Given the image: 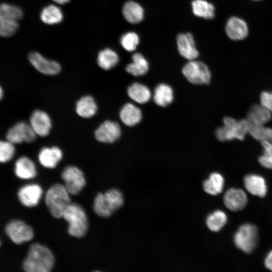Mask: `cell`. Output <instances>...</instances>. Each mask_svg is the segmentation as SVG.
<instances>
[{
  "instance_id": "obj_1",
  "label": "cell",
  "mask_w": 272,
  "mask_h": 272,
  "mask_svg": "<svg viewBox=\"0 0 272 272\" xmlns=\"http://www.w3.org/2000/svg\"><path fill=\"white\" fill-rule=\"evenodd\" d=\"M54 264V257L46 246L38 243L32 244L24 260L25 272H51Z\"/></svg>"
},
{
  "instance_id": "obj_2",
  "label": "cell",
  "mask_w": 272,
  "mask_h": 272,
  "mask_svg": "<svg viewBox=\"0 0 272 272\" xmlns=\"http://www.w3.org/2000/svg\"><path fill=\"white\" fill-rule=\"evenodd\" d=\"M45 202L50 214L55 218L60 219L72 202L70 194L64 184L55 183L46 192Z\"/></svg>"
},
{
  "instance_id": "obj_3",
  "label": "cell",
  "mask_w": 272,
  "mask_h": 272,
  "mask_svg": "<svg viewBox=\"0 0 272 272\" xmlns=\"http://www.w3.org/2000/svg\"><path fill=\"white\" fill-rule=\"evenodd\" d=\"M62 218L69 224L67 231L71 236L82 238L86 235L88 229V220L82 206L71 202L64 210Z\"/></svg>"
},
{
  "instance_id": "obj_4",
  "label": "cell",
  "mask_w": 272,
  "mask_h": 272,
  "mask_svg": "<svg viewBox=\"0 0 272 272\" xmlns=\"http://www.w3.org/2000/svg\"><path fill=\"white\" fill-rule=\"evenodd\" d=\"M123 203V197L118 189L112 188L105 193H99L95 196L93 209L99 217L107 218L119 209Z\"/></svg>"
},
{
  "instance_id": "obj_5",
  "label": "cell",
  "mask_w": 272,
  "mask_h": 272,
  "mask_svg": "<svg viewBox=\"0 0 272 272\" xmlns=\"http://www.w3.org/2000/svg\"><path fill=\"white\" fill-rule=\"evenodd\" d=\"M249 125L246 119L237 120L231 117L223 119V126L218 128L215 134L219 141L225 142L234 139L243 140L249 133Z\"/></svg>"
},
{
  "instance_id": "obj_6",
  "label": "cell",
  "mask_w": 272,
  "mask_h": 272,
  "mask_svg": "<svg viewBox=\"0 0 272 272\" xmlns=\"http://www.w3.org/2000/svg\"><path fill=\"white\" fill-rule=\"evenodd\" d=\"M258 239L256 227L250 224L241 226L234 236L236 246L245 253H250L257 246Z\"/></svg>"
},
{
  "instance_id": "obj_7",
  "label": "cell",
  "mask_w": 272,
  "mask_h": 272,
  "mask_svg": "<svg viewBox=\"0 0 272 272\" xmlns=\"http://www.w3.org/2000/svg\"><path fill=\"white\" fill-rule=\"evenodd\" d=\"M182 73L185 78L193 84H209L211 79V73L207 64L195 59L186 63L182 67Z\"/></svg>"
},
{
  "instance_id": "obj_8",
  "label": "cell",
  "mask_w": 272,
  "mask_h": 272,
  "mask_svg": "<svg viewBox=\"0 0 272 272\" xmlns=\"http://www.w3.org/2000/svg\"><path fill=\"white\" fill-rule=\"evenodd\" d=\"M61 177L70 194L77 195L86 185L83 172L75 166H68L62 171Z\"/></svg>"
},
{
  "instance_id": "obj_9",
  "label": "cell",
  "mask_w": 272,
  "mask_h": 272,
  "mask_svg": "<svg viewBox=\"0 0 272 272\" xmlns=\"http://www.w3.org/2000/svg\"><path fill=\"white\" fill-rule=\"evenodd\" d=\"M5 231L10 239L17 244L29 241L34 237L32 227L20 220L15 219L8 222Z\"/></svg>"
},
{
  "instance_id": "obj_10",
  "label": "cell",
  "mask_w": 272,
  "mask_h": 272,
  "mask_svg": "<svg viewBox=\"0 0 272 272\" xmlns=\"http://www.w3.org/2000/svg\"><path fill=\"white\" fill-rule=\"evenodd\" d=\"M227 36L231 40L238 41L245 39L249 35V28L247 22L237 16H232L226 21L224 27Z\"/></svg>"
},
{
  "instance_id": "obj_11",
  "label": "cell",
  "mask_w": 272,
  "mask_h": 272,
  "mask_svg": "<svg viewBox=\"0 0 272 272\" xmlns=\"http://www.w3.org/2000/svg\"><path fill=\"white\" fill-rule=\"evenodd\" d=\"M37 134L30 124L25 122H19L11 127L6 134L7 141L13 144L24 142L32 143L36 138Z\"/></svg>"
},
{
  "instance_id": "obj_12",
  "label": "cell",
  "mask_w": 272,
  "mask_h": 272,
  "mask_svg": "<svg viewBox=\"0 0 272 272\" xmlns=\"http://www.w3.org/2000/svg\"><path fill=\"white\" fill-rule=\"evenodd\" d=\"M121 134L119 124L115 121L106 120L102 123L95 130L96 139L103 143H113L117 141Z\"/></svg>"
},
{
  "instance_id": "obj_13",
  "label": "cell",
  "mask_w": 272,
  "mask_h": 272,
  "mask_svg": "<svg viewBox=\"0 0 272 272\" xmlns=\"http://www.w3.org/2000/svg\"><path fill=\"white\" fill-rule=\"evenodd\" d=\"M43 194L41 187L36 183L25 185L18 190L17 196L24 206L32 208L37 206Z\"/></svg>"
},
{
  "instance_id": "obj_14",
  "label": "cell",
  "mask_w": 272,
  "mask_h": 272,
  "mask_svg": "<svg viewBox=\"0 0 272 272\" xmlns=\"http://www.w3.org/2000/svg\"><path fill=\"white\" fill-rule=\"evenodd\" d=\"M29 60L38 72L44 75H55L58 74L61 70L57 62L48 59L37 52L30 53Z\"/></svg>"
},
{
  "instance_id": "obj_15",
  "label": "cell",
  "mask_w": 272,
  "mask_h": 272,
  "mask_svg": "<svg viewBox=\"0 0 272 272\" xmlns=\"http://www.w3.org/2000/svg\"><path fill=\"white\" fill-rule=\"evenodd\" d=\"M178 51L181 56L190 60L199 56L193 35L190 33H179L177 36Z\"/></svg>"
},
{
  "instance_id": "obj_16",
  "label": "cell",
  "mask_w": 272,
  "mask_h": 272,
  "mask_svg": "<svg viewBox=\"0 0 272 272\" xmlns=\"http://www.w3.org/2000/svg\"><path fill=\"white\" fill-rule=\"evenodd\" d=\"M30 124L36 134L40 137L47 135L51 128L49 116L44 111L35 110L30 118Z\"/></svg>"
},
{
  "instance_id": "obj_17",
  "label": "cell",
  "mask_w": 272,
  "mask_h": 272,
  "mask_svg": "<svg viewBox=\"0 0 272 272\" xmlns=\"http://www.w3.org/2000/svg\"><path fill=\"white\" fill-rule=\"evenodd\" d=\"M247 196L241 189H229L224 196L225 206L230 210L236 212L242 210L247 203Z\"/></svg>"
},
{
  "instance_id": "obj_18",
  "label": "cell",
  "mask_w": 272,
  "mask_h": 272,
  "mask_svg": "<svg viewBox=\"0 0 272 272\" xmlns=\"http://www.w3.org/2000/svg\"><path fill=\"white\" fill-rule=\"evenodd\" d=\"M62 158V152L57 147H44L40 151L38 159L40 164L45 168H55Z\"/></svg>"
},
{
  "instance_id": "obj_19",
  "label": "cell",
  "mask_w": 272,
  "mask_h": 272,
  "mask_svg": "<svg viewBox=\"0 0 272 272\" xmlns=\"http://www.w3.org/2000/svg\"><path fill=\"white\" fill-rule=\"evenodd\" d=\"M272 118V113L261 104L252 105L246 117L249 125H265Z\"/></svg>"
},
{
  "instance_id": "obj_20",
  "label": "cell",
  "mask_w": 272,
  "mask_h": 272,
  "mask_svg": "<svg viewBox=\"0 0 272 272\" xmlns=\"http://www.w3.org/2000/svg\"><path fill=\"white\" fill-rule=\"evenodd\" d=\"M14 172L21 179H30L37 174L36 168L33 161L26 156L18 158L15 162Z\"/></svg>"
},
{
  "instance_id": "obj_21",
  "label": "cell",
  "mask_w": 272,
  "mask_h": 272,
  "mask_svg": "<svg viewBox=\"0 0 272 272\" xmlns=\"http://www.w3.org/2000/svg\"><path fill=\"white\" fill-rule=\"evenodd\" d=\"M122 122L128 126H133L140 123L142 119L141 110L132 103L125 104L119 112Z\"/></svg>"
},
{
  "instance_id": "obj_22",
  "label": "cell",
  "mask_w": 272,
  "mask_h": 272,
  "mask_svg": "<svg viewBox=\"0 0 272 272\" xmlns=\"http://www.w3.org/2000/svg\"><path fill=\"white\" fill-rule=\"evenodd\" d=\"M244 183L247 190L251 194L264 197L267 192L264 179L256 174H249L244 178Z\"/></svg>"
},
{
  "instance_id": "obj_23",
  "label": "cell",
  "mask_w": 272,
  "mask_h": 272,
  "mask_svg": "<svg viewBox=\"0 0 272 272\" xmlns=\"http://www.w3.org/2000/svg\"><path fill=\"white\" fill-rule=\"evenodd\" d=\"M122 15L128 22L137 24L143 20L144 11L139 3L129 1L124 4L122 8Z\"/></svg>"
},
{
  "instance_id": "obj_24",
  "label": "cell",
  "mask_w": 272,
  "mask_h": 272,
  "mask_svg": "<svg viewBox=\"0 0 272 272\" xmlns=\"http://www.w3.org/2000/svg\"><path fill=\"white\" fill-rule=\"evenodd\" d=\"M155 103L161 107H166L174 99L173 90L171 87L165 83L158 84L155 88L153 95Z\"/></svg>"
},
{
  "instance_id": "obj_25",
  "label": "cell",
  "mask_w": 272,
  "mask_h": 272,
  "mask_svg": "<svg viewBox=\"0 0 272 272\" xmlns=\"http://www.w3.org/2000/svg\"><path fill=\"white\" fill-rule=\"evenodd\" d=\"M191 8L195 16L203 19L212 20L216 16V8L214 5L207 0L192 1Z\"/></svg>"
},
{
  "instance_id": "obj_26",
  "label": "cell",
  "mask_w": 272,
  "mask_h": 272,
  "mask_svg": "<svg viewBox=\"0 0 272 272\" xmlns=\"http://www.w3.org/2000/svg\"><path fill=\"white\" fill-rule=\"evenodd\" d=\"M132 62L125 67L126 71L135 76L145 75L149 71V62L143 54L136 52L131 57Z\"/></svg>"
},
{
  "instance_id": "obj_27",
  "label": "cell",
  "mask_w": 272,
  "mask_h": 272,
  "mask_svg": "<svg viewBox=\"0 0 272 272\" xmlns=\"http://www.w3.org/2000/svg\"><path fill=\"white\" fill-rule=\"evenodd\" d=\"M128 97L139 104L148 102L151 98V92L146 85L139 83H133L127 89Z\"/></svg>"
},
{
  "instance_id": "obj_28",
  "label": "cell",
  "mask_w": 272,
  "mask_h": 272,
  "mask_svg": "<svg viewBox=\"0 0 272 272\" xmlns=\"http://www.w3.org/2000/svg\"><path fill=\"white\" fill-rule=\"evenodd\" d=\"M97 110V104L91 96H83L76 104L77 113L83 118H90L94 116Z\"/></svg>"
},
{
  "instance_id": "obj_29",
  "label": "cell",
  "mask_w": 272,
  "mask_h": 272,
  "mask_svg": "<svg viewBox=\"0 0 272 272\" xmlns=\"http://www.w3.org/2000/svg\"><path fill=\"white\" fill-rule=\"evenodd\" d=\"M119 61L117 53L110 48L101 50L97 56L98 65L104 70H109L114 67Z\"/></svg>"
},
{
  "instance_id": "obj_30",
  "label": "cell",
  "mask_w": 272,
  "mask_h": 272,
  "mask_svg": "<svg viewBox=\"0 0 272 272\" xmlns=\"http://www.w3.org/2000/svg\"><path fill=\"white\" fill-rule=\"evenodd\" d=\"M224 180L220 173L214 172L210 174L209 178L203 183L204 190L211 195L221 193L223 189Z\"/></svg>"
},
{
  "instance_id": "obj_31",
  "label": "cell",
  "mask_w": 272,
  "mask_h": 272,
  "mask_svg": "<svg viewBox=\"0 0 272 272\" xmlns=\"http://www.w3.org/2000/svg\"><path fill=\"white\" fill-rule=\"evenodd\" d=\"M40 18L43 23L53 25L59 23L62 20L63 14L59 8L53 5H49L42 9Z\"/></svg>"
},
{
  "instance_id": "obj_32",
  "label": "cell",
  "mask_w": 272,
  "mask_h": 272,
  "mask_svg": "<svg viewBox=\"0 0 272 272\" xmlns=\"http://www.w3.org/2000/svg\"><path fill=\"white\" fill-rule=\"evenodd\" d=\"M227 219V216L224 212L217 210L208 215L206 224L210 230L218 232L225 225Z\"/></svg>"
},
{
  "instance_id": "obj_33",
  "label": "cell",
  "mask_w": 272,
  "mask_h": 272,
  "mask_svg": "<svg viewBox=\"0 0 272 272\" xmlns=\"http://www.w3.org/2000/svg\"><path fill=\"white\" fill-rule=\"evenodd\" d=\"M249 133L257 141L272 142V128L265 125H249Z\"/></svg>"
},
{
  "instance_id": "obj_34",
  "label": "cell",
  "mask_w": 272,
  "mask_h": 272,
  "mask_svg": "<svg viewBox=\"0 0 272 272\" xmlns=\"http://www.w3.org/2000/svg\"><path fill=\"white\" fill-rule=\"evenodd\" d=\"M0 17L17 21L22 18L23 12L17 6L2 3L0 7Z\"/></svg>"
},
{
  "instance_id": "obj_35",
  "label": "cell",
  "mask_w": 272,
  "mask_h": 272,
  "mask_svg": "<svg viewBox=\"0 0 272 272\" xmlns=\"http://www.w3.org/2000/svg\"><path fill=\"white\" fill-rule=\"evenodd\" d=\"M140 38L138 35L133 32H128L123 34L120 39L122 47L127 51H134L139 44Z\"/></svg>"
},
{
  "instance_id": "obj_36",
  "label": "cell",
  "mask_w": 272,
  "mask_h": 272,
  "mask_svg": "<svg viewBox=\"0 0 272 272\" xmlns=\"http://www.w3.org/2000/svg\"><path fill=\"white\" fill-rule=\"evenodd\" d=\"M19 27L17 21L0 17V34L2 37L12 36Z\"/></svg>"
},
{
  "instance_id": "obj_37",
  "label": "cell",
  "mask_w": 272,
  "mask_h": 272,
  "mask_svg": "<svg viewBox=\"0 0 272 272\" xmlns=\"http://www.w3.org/2000/svg\"><path fill=\"white\" fill-rule=\"evenodd\" d=\"M14 144L8 141L0 143V161L5 163L9 161L15 154Z\"/></svg>"
},
{
  "instance_id": "obj_38",
  "label": "cell",
  "mask_w": 272,
  "mask_h": 272,
  "mask_svg": "<svg viewBox=\"0 0 272 272\" xmlns=\"http://www.w3.org/2000/svg\"><path fill=\"white\" fill-rule=\"evenodd\" d=\"M260 102L272 113V92H261L260 95Z\"/></svg>"
},
{
  "instance_id": "obj_39",
  "label": "cell",
  "mask_w": 272,
  "mask_h": 272,
  "mask_svg": "<svg viewBox=\"0 0 272 272\" xmlns=\"http://www.w3.org/2000/svg\"><path fill=\"white\" fill-rule=\"evenodd\" d=\"M259 163L263 167L272 169V152H263L258 159Z\"/></svg>"
},
{
  "instance_id": "obj_40",
  "label": "cell",
  "mask_w": 272,
  "mask_h": 272,
  "mask_svg": "<svg viewBox=\"0 0 272 272\" xmlns=\"http://www.w3.org/2000/svg\"><path fill=\"white\" fill-rule=\"evenodd\" d=\"M264 264L267 269L272 271V250L269 251L265 257Z\"/></svg>"
},
{
  "instance_id": "obj_41",
  "label": "cell",
  "mask_w": 272,
  "mask_h": 272,
  "mask_svg": "<svg viewBox=\"0 0 272 272\" xmlns=\"http://www.w3.org/2000/svg\"><path fill=\"white\" fill-rule=\"evenodd\" d=\"M55 3L59 4H64L70 1V0H53Z\"/></svg>"
},
{
  "instance_id": "obj_42",
  "label": "cell",
  "mask_w": 272,
  "mask_h": 272,
  "mask_svg": "<svg viewBox=\"0 0 272 272\" xmlns=\"http://www.w3.org/2000/svg\"><path fill=\"white\" fill-rule=\"evenodd\" d=\"M1 98H2V97H3V90H2V88H1Z\"/></svg>"
},
{
  "instance_id": "obj_43",
  "label": "cell",
  "mask_w": 272,
  "mask_h": 272,
  "mask_svg": "<svg viewBox=\"0 0 272 272\" xmlns=\"http://www.w3.org/2000/svg\"><path fill=\"white\" fill-rule=\"evenodd\" d=\"M250 1H253V2H259V1H263V0H250Z\"/></svg>"
}]
</instances>
